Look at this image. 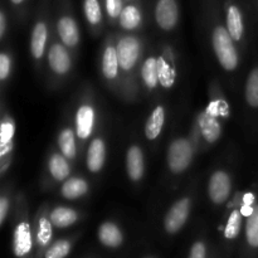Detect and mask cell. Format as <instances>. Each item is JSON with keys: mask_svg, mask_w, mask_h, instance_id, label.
<instances>
[{"mask_svg": "<svg viewBox=\"0 0 258 258\" xmlns=\"http://www.w3.org/2000/svg\"><path fill=\"white\" fill-rule=\"evenodd\" d=\"M209 197L212 202L221 204L226 201L231 193V179L223 171H217L212 175L208 186Z\"/></svg>", "mask_w": 258, "mask_h": 258, "instance_id": "6", "label": "cell"}, {"mask_svg": "<svg viewBox=\"0 0 258 258\" xmlns=\"http://www.w3.org/2000/svg\"><path fill=\"white\" fill-rule=\"evenodd\" d=\"M106 12L108 17L120 18L121 13L123 10V0H105Z\"/></svg>", "mask_w": 258, "mask_h": 258, "instance_id": "31", "label": "cell"}, {"mask_svg": "<svg viewBox=\"0 0 258 258\" xmlns=\"http://www.w3.org/2000/svg\"><path fill=\"white\" fill-rule=\"evenodd\" d=\"M52 222L48 221L47 218H40L39 223H38V229H37V242L38 246L44 248L48 244L50 243V239H52Z\"/></svg>", "mask_w": 258, "mask_h": 258, "instance_id": "27", "label": "cell"}, {"mask_svg": "<svg viewBox=\"0 0 258 258\" xmlns=\"http://www.w3.org/2000/svg\"><path fill=\"white\" fill-rule=\"evenodd\" d=\"M58 33H59L63 43L68 47L76 45L78 43V39H80L77 24L71 17L60 18L59 22H58Z\"/></svg>", "mask_w": 258, "mask_h": 258, "instance_id": "12", "label": "cell"}, {"mask_svg": "<svg viewBox=\"0 0 258 258\" xmlns=\"http://www.w3.org/2000/svg\"><path fill=\"white\" fill-rule=\"evenodd\" d=\"M88 185L83 179L73 178L64 183L62 188V194L67 199H76L82 197L87 191Z\"/></svg>", "mask_w": 258, "mask_h": 258, "instance_id": "21", "label": "cell"}, {"mask_svg": "<svg viewBox=\"0 0 258 258\" xmlns=\"http://www.w3.org/2000/svg\"><path fill=\"white\" fill-rule=\"evenodd\" d=\"M143 78L145 81L146 86L154 88L159 82V72H158V59L156 58H148L143 66Z\"/></svg>", "mask_w": 258, "mask_h": 258, "instance_id": "23", "label": "cell"}, {"mask_svg": "<svg viewBox=\"0 0 258 258\" xmlns=\"http://www.w3.org/2000/svg\"><path fill=\"white\" fill-rule=\"evenodd\" d=\"M106 159L105 144L101 139H95L91 143L87 154V166L91 171H98L103 166Z\"/></svg>", "mask_w": 258, "mask_h": 258, "instance_id": "11", "label": "cell"}, {"mask_svg": "<svg viewBox=\"0 0 258 258\" xmlns=\"http://www.w3.org/2000/svg\"><path fill=\"white\" fill-rule=\"evenodd\" d=\"M98 239L106 247L116 248L122 243V233L117 226L107 222V223H103L98 229Z\"/></svg>", "mask_w": 258, "mask_h": 258, "instance_id": "13", "label": "cell"}, {"mask_svg": "<svg viewBox=\"0 0 258 258\" xmlns=\"http://www.w3.org/2000/svg\"><path fill=\"white\" fill-rule=\"evenodd\" d=\"M118 55L117 50L115 47L110 45V47L106 48L105 53H103V60H102V71L103 75L108 80H112L116 77L118 71Z\"/></svg>", "mask_w": 258, "mask_h": 258, "instance_id": "16", "label": "cell"}, {"mask_svg": "<svg viewBox=\"0 0 258 258\" xmlns=\"http://www.w3.org/2000/svg\"><path fill=\"white\" fill-rule=\"evenodd\" d=\"M213 47L218 57L219 63L226 70L232 71L238 64V55L233 44V38L229 34L228 29L223 27H217L213 32Z\"/></svg>", "mask_w": 258, "mask_h": 258, "instance_id": "1", "label": "cell"}, {"mask_svg": "<svg viewBox=\"0 0 258 258\" xmlns=\"http://www.w3.org/2000/svg\"><path fill=\"white\" fill-rule=\"evenodd\" d=\"M190 211L189 199H181L176 202L165 217V229L168 233H176L185 224Z\"/></svg>", "mask_w": 258, "mask_h": 258, "instance_id": "5", "label": "cell"}, {"mask_svg": "<svg viewBox=\"0 0 258 258\" xmlns=\"http://www.w3.org/2000/svg\"><path fill=\"white\" fill-rule=\"evenodd\" d=\"M193 156L191 145L185 139H178L170 145L168 151L169 168L174 173H181L189 166Z\"/></svg>", "mask_w": 258, "mask_h": 258, "instance_id": "2", "label": "cell"}, {"mask_svg": "<svg viewBox=\"0 0 258 258\" xmlns=\"http://www.w3.org/2000/svg\"><path fill=\"white\" fill-rule=\"evenodd\" d=\"M158 72L159 82L161 83V86L165 88H170L175 82V72L163 57L158 58Z\"/></svg>", "mask_w": 258, "mask_h": 258, "instance_id": "24", "label": "cell"}, {"mask_svg": "<svg viewBox=\"0 0 258 258\" xmlns=\"http://www.w3.org/2000/svg\"><path fill=\"white\" fill-rule=\"evenodd\" d=\"M118 55V62L121 68L130 70L138 62L140 54V43L134 37H125L117 43L116 47Z\"/></svg>", "mask_w": 258, "mask_h": 258, "instance_id": "3", "label": "cell"}, {"mask_svg": "<svg viewBox=\"0 0 258 258\" xmlns=\"http://www.w3.org/2000/svg\"><path fill=\"white\" fill-rule=\"evenodd\" d=\"M33 247L32 232L29 224L23 222L17 226L13 238V251L18 258H23L30 253Z\"/></svg>", "mask_w": 258, "mask_h": 258, "instance_id": "7", "label": "cell"}, {"mask_svg": "<svg viewBox=\"0 0 258 258\" xmlns=\"http://www.w3.org/2000/svg\"><path fill=\"white\" fill-rule=\"evenodd\" d=\"M155 18L159 27L170 30L179 19V8L176 0H158L155 7Z\"/></svg>", "mask_w": 258, "mask_h": 258, "instance_id": "4", "label": "cell"}, {"mask_svg": "<svg viewBox=\"0 0 258 258\" xmlns=\"http://www.w3.org/2000/svg\"><path fill=\"white\" fill-rule=\"evenodd\" d=\"M8 207H9V203H8L7 198L0 199V223H3L5 219V217H7Z\"/></svg>", "mask_w": 258, "mask_h": 258, "instance_id": "35", "label": "cell"}, {"mask_svg": "<svg viewBox=\"0 0 258 258\" xmlns=\"http://www.w3.org/2000/svg\"><path fill=\"white\" fill-rule=\"evenodd\" d=\"M9 71H10L9 57L3 53V54L0 55V78H2V80H5V78L8 77V75H9Z\"/></svg>", "mask_w": 258, "mask_h": 258, "instance_id": "34", "label": "cell"}, {"mask_svg": "<svg viewBox=\"0 0 258 258\" xmlns=\"http://www.w3.org/2000/svg\"><path fill=\"white\" fill-rule=\"evenodd\" d=\"M59 148L62 150V153L64 154V156L72 159L76 155V143H75V136H73L72 130L70 128H66L62 131V134L59 135Z\"/></svg>", "mask_w": 258, "mask_h": 258, "instance_id": "26", "label": "cell"}, {"mask_svg": "<svg viewBox=\"0 0 258 258\" xmlns=\"http://www.w3.org/2000/svg\"><path fill=\"white\" fill-rule=\"evenodd\" d=\"M83 8H85L86 18L91 24H98L101 22L102 12H101V5L98 0H85Z\"/></svg>", "mask_w": 258, "mask_h": 258, "instance_id": "29", "label": "cell"}, {"mask_svg": "<svg viewBox=\"0 0 258 258\" xmlns=\"http://www.w3.org/2000/svg\"><path fill=\"white\" fill-rule=\"evenodd\" d=\"M47 42V25L44 23H37L32 34V53L35 58H40L44 52Z\"/></svg>", "mask_w": 258, "mask_h": 258, "instance_id": "18", "label": "cell"}, {"mask_svg": "<svg viewBox=\"0 0 258 258\" xmlns=\"http://www.w3.org/2000/svg\"><path fill=\"white\" fill-rule=\"evenodd\" d=\"M126 166L127 173L133 180H139L144 174V159L143 153L138 146H133L127 151V159H126Z\"/></svg>", "mask_w": 258, "mask_h": 258, "instance_id": "14", "label": "cell"}, {"mask_svg": "<svg viewBox=\"0 0 258 258\" xmlns=\"http://www.w3.org/2000/svg\"><path fill=\"white\" fill-rule=\"evenodd\" d=\"M77 221V213L73 209L58 207L50 213V222L57 228H66L72 226Z\"/></svg>", "mask_w": 258, "mask_h": 258, "instance_id": "15", "label": "cell"}, {"mask_svg": "<svg viewBox=\"0 0 258 258\" xmlns=\"http://www.w3.org/2000/svg\"><path fill=\"white\" fill-rule=\"evenodd\" d=\"M242 226V213L239 211H233L229 216L228 223L224 229V236L227 239H234L238 237Z\"/></svg>", "mask_w": 258, "mask_h": 258, "instance_id": "28", "label": "cell"}, {"mask_svg": "<svg viewBox=\"0 0 258 258\" xmlns=\"http://www.w3.org/2000/svg\"><path fill=\"white\" fill-rule=\"evenodd\" d=\"M141 23V12L135 5H127L123 8L120 15V25L125 29H135Z\"/></svg>", "mask_w": 258, "mask_h": 258, "instance_id": "19", "label": "cell"}, {"mask_svg": "<svg viewBox=\"0 0 258 258\" xmlns=\"http://www.w3.org/2000/svg\"><path fill=\"white\" fill-rule=\"evenodd\" d=\"M49 170L53 178L57 179V180H63V179H66L70 175V166H68V163L66 161V159L63 156L57 155V154H54L50 158Z\"/></svg>", "mask_w": 258, "mask_h": 258, "instance_id": "22", "label": "cell"}, {"mask_svg": "<svg viewBox=\"0 0 258 258\" xmlns=\"http://www.w3.org/2000/svg\"><path fill=\"white\" fill-rule=\"evenodd\" d=\"M207 257V249L206 244L203 242H197L193 244L189 253L188 258H206Z\"/></svg>", "mask_w": 258, "mask_h": 258, "instance_id": "33", "label": "cell"}, {"mask_svg": "<svg viewBox=\"0 0 258 258\" xmlns=\"http://www.w3.org/2000/svg\"><path fill=\"white\" fill-rule=\"evenodd\" d=\"M227 29L233 40H239L243 35V17L241 9L234 4H229L227 8Z\"/></svg>", "mask_w": 258, "mask_h": 258, "instance_id": "8", "label": "cell"}, {"mask_svg": "<svg viewBox=\"0 0 258 258\" xmlns=\"http://www.w3.org/2000/svg\"><path fill=\"white\" fill-rule=\"evenodd\" d=\"M247 102L252 107H258V67L254 68L248 76L246 85Z\"/></svg>", "mask_w": 258, "mask_h": 258, "instance_id": "25", "label": "cell"}, {"mask_svg": "<svg viewBox=\"0 0 258 258\" xmlns=\"http://www.w3.org/2000/svg\"><path fill=\"white\" fill-rule=\"evenodd\" d=\"M71 252L70 241H58L49 247L45 252L44 258H66Z\"/></svg>", "mask_w": 258, "mask_h": 258, "instance_id": "30", "label": "cell"}, {"mask_svg": "<svg viewBox=\"0 0 258 258\" xmlns=\"http://www.w3.org/2000/svg\"><path fill=\"white\" fill-rule=\"evenodd\" d=\"M257 2H258V0H257Z\"/></svg>", "mask_w": 258, "mask_h": 258, "instance_id": "39", "label": "cell"}, {"mask_svg": "<svg viewBox=\"0 0 258 258\" xmlns=\"http://www.w3.org/2000/svg\"><path fill=\"white\" fill-rule=\"evenodd\" d=\"M48 59H49L50 68L59 75L68 72L71 67L70 55H68L67 50L59 44H54L50 48Z\"/></svg>", "mask_w": 258, "mask_h": 258, "instance_id": "9", "label": "cell"}, {"mask_svg": "<svg viewBox=\"0 0 258 258\" xmlns=\"http://www.w3.org/2000/svg\"><path fill=\"white\" fill-rule=\"evenodd\" d=\"M95 122V112L91 106H82L77 112V135L81 139H87L91 135Z\"/></svg>", "mask_w": 258, "mask_h": 258, "instance_id": "10", "label": "cell"}, {"mask_svg": "<svg viewBox=\"0 0 258 258\" xmlns=\"http://www.w3.org/2000/svg\"><path fill=\"white\" fill-rule=\"evenodd\" d=\"M246 239L252 249H258V204L253 207V212L247 217Z\"/></svg>", "mask_w": 258, "mask_h": 258, "instance_id": "20", "label": "cell"}, {"mask_svg": "<svg viewBox=\"0 0 258 258\" xmlns=\"http://www.w3.org/2000/svg\"><path fill=\"white\" fill-rule=\"evenodd\" d=\"M13 135H14V125L10 120H5L2 123V148L10 145Z\"/></svg>", "mask_w": 258, "mask_h": 258, "instance_id": "32", "label": "cell"}, {"mask_svg": "<svg viewBox=\"0 0 258 258\" xmlns=\"http://www.w3.org/2000/svg\"><path fill=\"white\" fill-rule=\"evenodd\" d=\"M5 28H7V18H5L4 12L0 13V35H4Z\"/></svg>", "mask_w": 258, "mask_h": 258, "instance_id": "36", "label": "cell"}, {"mask_svg": "<svg viewBox=\"0 0 258 258\" xmlns=\"http://www.w3.org/2000/svg\"><path fill=\"white\" fill-rule=\"evenodd\" d=\"M24 2H25V0H10V3H12V4H14V5H20V4H23Z\"/></svg>", "mask_w": 258, "mask_h": 258, "instance_id": "38", "label": "cell"}, {"mask_svg": "<svg viewBox=\"0 0 258 258\" xmlns=\"http://www.w3.org/2000/svg\"><path fill=\"white\" fill-rule=\"evenodd\" d=\"M253 201H254L253 194H246V196H244V204H249V206H252Z\"/></svg>", "mask_w": 258, "mask_h": 258, "instance_id": "37", "label": "cell"}, {"mask_svg": "<svg viewBox=\"0 0 258 258\" xmlns=\"http://www.w3.org/2000/svg\"><path fill=\"white\" fill-rule=\"evenodd\" d=\"M164 118H165V115H164V108L161 106L156 107L154 110V112L151 113V116L149 117L148 122H146L145 126V134L146 138L150 139V140H154L159 136V134L161 133V128L164 126Z\"/></svg>", "mask_w": 258, "mask_h": 258, "instance_id": "17", "label": "cell"}]
</instances>
